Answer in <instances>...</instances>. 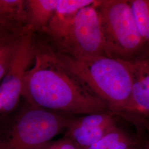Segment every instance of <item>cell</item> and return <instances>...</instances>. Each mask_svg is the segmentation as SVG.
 <instances>
[{"label": "cell", "instance_id": "5", "mask_svg": "<svg viewBox=\"0 0 149 149\" xmlns=\"http://www.w3.org/2000/svg\"><path fill=\"white\" fill-rule=\"evenodd\" d=\"M97 1L78 12L63 37L54 43L55 50L74 58L107 56Z\"/></svg>", "mask_w": 149, "mask_h": 149}, {"label": "cell", "instance_id": "1", "mask_svg": "<svg viewBox=\"0 0 149 149\" xmlns=\"http://www.w3.org/2000/svg\"><path fill=\"white\" fill-rule=\"evenodd\" d=\"M33 64L24 77V101L72 116L109 111L106 103L59 61L52 48L36 50Z\"/></svg>", "mask_w": 149, "mask_h": 149}, {"label": "cell", "instance_id": "3", "mask_svg": "<svg viewBox=\"0 0 149 149\" xmlns=\"http://www.w3.org/2000/svg\"><path fill=\"white\" fill-rule=\"evenodd\" d=\"M72 117L24 101L0 116V149H39L65 131Z\"/></svg>", "mask_w": 149, "mask_h": 149}, {"label": "cell", "instance_id": "11", "mask_svg": "<svg viewBox=\"0 0 149 149\" xmlns=\"http://www.w3.org/2000/svg\"><path fill=\"white\" fill-rule=\"evenodd\" d=\"M58 0H26L28 28L44 33L55 13Z\"/></svg>", "mask_w": 149, "mask_h": 149}, {"label": "cell", "instance_id": "4", "mask_svg": "<svg viewBox=\"0 0 149 149\" xmlns=\"http://www.w3.org/2000/svg\"><path fill=\"white\" fill-rule=\"evenodd\" d=\"M96 5L107 56L130 61L149 53L129 1L98 0Z\"/></svg>", "mask_w": 149, "mask_h": 149}, {"label": "cell", "instance_id": "9", "mask_svg": "<svg viewBox=\"0 0 149 149\" xmlns=\"http://www.w3.org/2000/svg\"><path fill=\"white\" fill-rule=\"evenodd\" d=\"M97 0H58L53 16L44 33L54 43L63 37L82 8L95 3Z\"/></svg>", "mask_w": 149, "mask_h": 149}, {"label": "cell", "instance_id": "2", "mask_svg": "<svg viewBox=\"0 0 149 149\" xmlns=\"http://www.w3.org/2000/svg\"><path fill=\"white\" fill-rule=\"evenodd\" d=\"M53 49L59 61L106 102L114 116L127 106L132 87L128 61L104 55L74 58Z\"/></svg>", "mask_w": 149, "mask_h": 149}, {"label": "cell", "instance_id": "14", "mask_svg": "<svg viewBox=\"0 0 149 149\" xmlns=\"http://www.w3.org/2000/svg\"><path fill=\"white\" fill-rule=\"evenodd\" d=\"M129 134L127 132L117 125L95 144L86 149H115L118 143Z\"/></svg>", "mask_w": 149, "mask_h": 149}, {"label": "cell", "instance_id": "15", "mask_svg": "<svg viewBox=\"0 0 149 149\" xmlns=\"http://www.w3.org/2000/svg\"><path fill=\"white\" fill-rule=\"evenodd\" d=\"M39 149H82L72 139L65 136L56 141H50Z\"/></svg>", "mask_w": 149, "mask_h": 149}, {"label": "cell", "instance_id": "8", "mask_svg": "<svg viewBox=\"0 0 149 149\" xmlns=\"http://www.w3.org/2000/svg\"><path fill=\"white\" fill-rule=\"evenodd\" d=\"M114 116L109 111L73 116L64 136L74 140L82 149H87L117 126Z\"/></svg>", "mask_w": 149, "mask_h": 149}, {"label": "cell", "instance_id": "19", "mask_svg": "<svg viewBox=\"0 0 149 149\" xmlns=\"http://www.w3.org/2000/svg\"></svg>", "mask_w": 149, "mask_h": 149}, {"label": "cell", "instance_id": "17", "mask_svg": "<svg viewBox=\"0 0 149 149\" xmlns=\"http://www.w3.org/2000/svg\"><path fill=\"white\" fill-rule=\"evenodd\" d=\"M131 149H145L144 148V145L143 143L141 142L140 143H139L138 144L136 145L135 146H133L132 148Z\"/></svg>", "mask_w": 149, "mask_h": 149}, {"label": "cell", "instance_id": "12", "mask_svg": "<svg viewBox=\"0 0 149 149\" xmlns=\"http://www.w3.org/2000/svg\"><path fill=\"white\" fill-rule=\"evenodd\" d=\"M22 34H13L0 37V84L11 66Z\"/></svg>", "mask_w": 149, "mask_h": 149}, {"label": "cell", "instance_id": "10", "mask_svg": "<svg viewBox=\"0 0 149 149\" xmlns=\"http://www.w3.org/2000/svg\"><path fill=\"white\" fill-rule=\"evenodd\" d=\"M0 28L17 33L29 30L25 0H0Z\"/></svg>", "mask_w": 149, "mask_h": 149}, {"label": "cell", "instance_id": "18", "mask_svg": "<svg viewBox=\"0 0 149 149\" xmlns=\"http://www.w3.org/2000/svg\"><path fill=\"white\" fill-rule=\"evenodd\" d=\"M2 31H3V30L0 28V33H1V32H2Z\"/></svg>", "mask_w": 149, "mask_h": 149}, {"label": "cell", "instance_id": "6", "mask_svg": "<svg viewBox=\"0 0 149 149\" xmlns=\"http://www.w3.org/2000/svg\"><path fill=\"white\" fill-rule=\"evenodd\" d=\"M132 74V87L128 103L116 116L132 123L138 137L149 133V53L128 61Z\"/></svg>", "mask_w": 149, "mask_h": 149}, {"label": "cell", "instance_id": "7", "mask_svg": "<svg viewBox=\"0 0 149 149\" xmlns=\"http://www.w3.org/2000/svg\"><path fill=\"white\" fill-rule=\"evenodd\" d=\"M31 31L23 33L11 66L0 84V116L13 112L19 106L24 77L36 50Z\"/></svg>", "mask_w": 149, "mask_h": 149}, {"label": "cell", "instance_id": "16", "mask_svg": "<svg viewBox=\"0 0 149 149\" xmlns=\"http://www.w3.org/2000/svg\"><path fill=\"white\" fill-rule=\"evenodd\" d=\"M145 149H149V133L141 141Z\"/></svg>", "mask_w": 149, "mask_h": 149}, {"label": "cell", "instance_id": "13", "mask_svg": "<svg viewBox=\"0 0 149 149\" xmlns=\"http://www.w3.org/2000/svg\"><path fill=\"white\" fill-rule=\"evenodd\" d=\"M141 36L149 53V0H130Z\"/></svg>", "mask_w": 149, "mask_h": 149}]
</instances>
